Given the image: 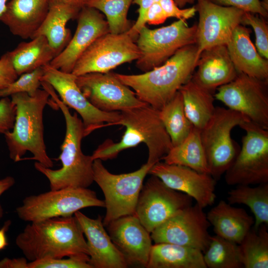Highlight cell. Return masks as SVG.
I'll return each instance as SVG.
<instances>
[{
	"mask_svg": "<svg viewBox=\"0 0 268 268\" xmlns=\"http://www.w3.org/2000/svg\"><path fill=\"white\" fill-rule=\"evenodd\" d=\"M160 0H134L133 3L138 6L137 18L130 29L127 32L135 41L140 29L146 25L144 18L147 9L153 3Z\"/></svg>",
	"mask_w": 268,
	"mask_h": 268,
	"instance_id": "43",
	"label": "cell"
},
{
	"mask_svg": "<svg viewBox=\"0 0 268 268\" xmlns=\"http://www.w3.org/2000/svg\"><path fill=\"white\" fill-rule=\"evenodd\" d=\"M223 6H232L245 12L259 14L264 18H267L268 11L262 6L260 0H209Z\"/></svg>",
	"mask_w": 268,
	"mask_h": 268,
	"instance_id": "39",
	"label": "cell"
},
{
	"mask_svg": "<svg viewBox=\"0 0 268 268\" xmlns=\"http://www.w3.org/2000/svg\"><path fill=\"white\" fill-rule=\"evenodd\" d=\"M148 174L157 177L169 188L188 195L203 208L215 201L216 181L209 174L160 161L152 166Z\"/></svg>",
	"mask_w": 268,
	"mask_h": 268,
	"instance_id": "18",
	"label": "cell"
},
{
	"mask_svg": "<svg viewBox=\"0 0 268 268\" xmlns=\"http://www.w3.org/2000/svg\"><path fill=\"white\" fill-rule=\"evenodd\" d=\"M191 79L201 87L214 93L219 87L234 80L238 72L226 45L215 46L200 54Z\"/></svg>",
	"mask_w": 268,
	"mask_h": 268,
	"instance_id": "22",
	"label": "cell"
},
{
	"mask_svg": "<svg viewBox=\"0 0 268 268\" xmlns=\"http://www.w3.org/2000/svg\"><path fill=\"white\" fill-rule=\"evenodd\" d=\"M10 0H0V17L4 12L6 4Z\"/></svg>",
	"mask_w": 268,
	"mask_h": 268,
	"instance_id": "50",
	"label": "cell"
},
{
	"mask_svg": "<svg viewBox=\"0 0 268 268\" xmlns=\"http://www.w3.org/2000/svg\"><path fill=\"white\" fill-rule=\"evenodd\" d=\"M251 30L240 24L226 45L230 58L238 72L268 80V61L262 57L250 38Z\"/></svg>",
	"mask_w": 268,
	"mask_h": 268,
	"instance_id": "24",
	"label": "cell"
},
{
	"mask_svg": "<svg viewBox=\"0 0 268 268\" xmlns=\"http://www.w3.org/2000/svg\"><path fill=\"white\" fill-rule=\"evenodd\" d=\"M168 18L159 2L152 4L147 10L144 22L145 24L158 25L164 23Z\"/></svg>",
	"mask_w": 268,
	"mask_h": 268,
	"instance_id": "44",
	"label": "cell"
},
{
	"mask_svg": "<svg viewBox=\"0 0 268 268\" xmlns=\"http://www.w3.org/2000/svg\"><path fill=\"white\" fill-rule=\"evenodd\" d=\"M196 31L197 24L190 26L183 19L156 29L143 26L135 40L140 53L136 67L144 72L162 65L180 49L196 44Z\"/></svg>",
	"mask_w": 268,
	"mask_h": 268,
	"instance_id": "10",
	"label": "cell"
},
{
	"mask_svg": "<svg viewBox=\"0 0 268 268\" xmlns=\"http://www.w3.org/2000/svg\"><path fill=\"white\" fill-rule=\"evenodd\" d=\"M41 83L63 114L66 134L61 146V153L57 158L61 161V168L53 170L38 162L34 163V167L48 179L51 190L88 188L94 182V160L91 155H85L81 150V141L84 137L82 121L76 113L71 114L68 107L59 98L51 85L44 81Z\"/></svg>",
	"mask_w": 268,
	"mask_h": 268,
	"instance_id": "1",
	"label": "cell"
},
{
	"mask_svg": "<svg viewBox=\"0 0 268 268\" xmlns=\"http://www.w3.org/2000/svg\"><path fill=\"white\" fill-rule=\"evenodd\" d=\"M247 120L237 111L215 107L213 116L201 130L209 174L216 181L231 166L240 149L231 137L232 129Z\"/></svg>",
	"mask_w": 268,
	"mask_h": 268,
	"instance_id": "7",
	"label": "cell"
},
{
	"mask_svg": "<svg viewBox=\"0 0 268 268\" xmlns=\"http://www.w3.org/2000/svg\"><path fill=\"white\" fill-rule=\"evenodd\" d=\"M42 68L43 74L41 81L51 85L63 102L80 115L84 126V137L102 127L114 125L119 121L120 112L101 111L88 101L76 83L77 76L56 68L49 64Z\"/></svg>",
	"mask_w": 268,
	"mask_h": 268,
	"instance_id": "13",
	"label": "cell"
},
{
	"mask_svg": "<svg viewBox=\"0 0 268 268\" xmlns=\"http://www.w3.org/2000/svg\"><path fill=\"white\" fill-rule=\"evenodd\" d=\"M215 235L239 244L253 226L254 218L242 208L221 200L207 213Z\"/></svg>",
	"mask_w": 268,
	"mask_h": 268,
	"instance_id": "25",
	"label": "cell"
},
{
	"mask_svg": "<svg viewBox=\"0 0 268 268\" xmlns=\"http://www.w3.org/2000/svg\"><path fill=\"white\" fill-rule=\"evenodd\" d=\"M87 239L92 268H126L129 266L124 255L106 231L102 218L88 217L79 210L73 215Z\"/></svg>",
	"mask_w": 268,
	"mask_h": 268,
	"instance_id": "21",
	"label": "cell"
},
{
	"mask_svg": "<svg viewBox=\"0 0 268 268\" xmlns=\"http://www.w3.org/2000/svg\"><path fill=\"white\" fill-rule=\"evenodd\" d=\"M10 96L16 106L15 119L12 131L4 134L10 158L15 162L35 160L52 168L54 162L44 140L43 112L49 102V92L43 88L32 96L18 93Z\"/></svg>",
	"mask_w": 268,
	"mask_h": 268,
	"instance_id": "5",
	"label": "cell"
},
{
	"mask_svg": "<svg viewBox=\"0 0 268 268\" xmlns=\"http://www.w3.org/2000/svg\"><path fill=\"white\" fill-rule=\"evenodd\" d=\"M268 80L238 72L231 82L217 88L214 98L252 122L268 130Z\"/></svg>",
	"mask_w": 268,
	"mask_h": 268,
	"instance_id": "11",
	"label": "cell"
},
{
	"mask_svg": "<svg viewBox=\"0 0 268 268\" xmlns=\"http://www.w3.org/2000/svg\"><path fill=\"white\" fill-rule=\"evenodd\" d=\"M159 115L173 146L181 143L194 127L186 115L182 96L179 91L159 110Z\"/></svg>",
	"mask_w": 268,
	"mask_h": 268,
	"instance_id": "32",
	"label": "cell"
},
{
	"mask_svg": "<svg viewBox=\"0 0 268 268\" xmlns=\"http://www.w3.org/2000/svg\"><path fill=\"white\" fill-rule=\"evenodd\" d=\"M75 33L65 48L50 63L53 67L71 72L79 58L98 38L109 32L104 15L99 10L83 7L77 17Z\"/></svg>",
	"mask_w": 268,
	"mask_h": 268,
	"instance_id": "19",
	"label": "cell"
},
{
	"mask_svg": "<svg viewBox=\"0 0 268 268\" xmlns=\"http://www.w3.org/2000/svg\"><path fill=\"white\" fill-rule=\"evenodd\" d=\"M16 109L8 97L0 99V134H4L14 126Z\"/></svg>",
	"mask_w": 268,
	"mask_h": 268,
	"instance_id": "40",
	"label": "cell"
},
{
	"mask_svg": "<svg viewBox=\"0 0 268 268\" xmlns=\"http://www.w3.org/2000/svg\"><path fill=\"white\" fill-rule=\"evenodd\" d=\"M89 257L80 254L67 258L43 259L28 263V268H92Z\"/></svg>",
	"mask_w": 268,
	"mask_h": 268,
	"instance_id": "38",
	"label": "cell"
},
{
	"mask_svg": "<svg viewBox=\"0 0 268 268\" xmlns=\"http://www.w3.org/2000/svg\"><path fill=\"white\" fill-rule=\"evenodd\" d=\"M80 10L67 4L50 6L46 18L32 38L39 35L45 36L57 55H59L71 38L67 24L70 19L76 18Z\"/></svg>",
	"mask_w": 268,
	"mask_h": 268,
	"instance_id": "27",
	"label": "cell"
},
{
	"mask_svg": "<svg viewBox=\"0 0 268 268\" xmlns=\"http://www.w3.org/2000/svg\"><path fill=\"white\" fill-rule=\"evenodd\" d=\"M261 2L263 8L268 11V0H261Z\"/></svg>",
	"mask_w": 268,
	"mask_h": 268,
	"instance_id": "51",
	"label": "cell"
},
{
	"mask_svg": "<svg viewBox=\"0 0 268 268\" xmlns=\"http://www.w3.org/2000/svg\"><path fill=\"white\" fill-rule=\"evenodd\" d=\"M152 166L146 162L133 172L114 174L105 167L101 160H94L93 181L105 196L106 212L103 221L104 226L118 218L135 214L144 179Z\"/></svg>",
	"mask_w": 268,
	"mask_h": 268,
	"instance_id": "6",
	"label": "cell"
},
{
	"mask_svg": "<svg viewBox=\"0 0 268 268\" xmlns=\"http://www.w3.org/2000/svg\"><path fill=\"white\" fill-rule=\"evenodd\" d=\"M186 115L193 126L200 131L213 115V93L201 87L191 77L179 89Z\"/></svg>",
	"mask_w": 268,
	"mask_h": 268,
	"instance_id": "29",
	"label": "cell"
},
{
	"mask_svg": "<svg viewBox=\"0 0 268 268\" xmlns=\"http://www.w3.org/2000/svg\"><path fill=\"white\" fill-rule=\"evenodd\" d=\"M147 268H207L203 253L193 248L169 243L152 245Z\"/></svg>",
	"mask_w": 268,
	"mask_h": 268,
	"instance_id": "26",
	"label": "cell"
},
{
	"mask_svg": "<svg viewBox=\"0 0 268 268\" xmlns=\"http://www.w3.org/2000/svg\"><path fill=\"white\" fill-rule=\"evenodd\" d=\"M246 134L234 161L225 172L229 185L268 183V130L247 120L239 126Z\"/></svg>",
	"mask_w": 268,
	"mask_h": 268,
	"instance_id": "9",
	"label": "cell"
},
{
	"mask_svg": "<svg viewBox=\"0 0 268 268\" xmlns=\"http://www.w3.org/2000/svg\"><path fill=\"white\" fill-rule=\"evenodd\" d=\"M193 199L173 190L152 175L142 186L135 214L150 233L179 211L192 205Z\"/></svg>",
	"mask_w": 268,
	"mask_h": 268,
	"instance_id": "14",
	"label": "cell"
},
{
	"mask_svg": "<svg viewBox=\"0 0 268 268\" xmlns=\"http://www.w3.org/2000/svg\"><path fill=\"white\" fill-rule=\"evenodd\" d=\"M105 207L95 192L87 188H66L26 197L16 209L22 220L35 222L57 217H68L82 208Z\"/></svg>",
	"mask_w": 268,
	"mask_h": 268,
	"instance_id": "8",
	"label": "cell"
},
{
	"mask_svg": "<svg viewBox=\"0 0 268 268\" xmlns=\"http://www.w3.org/2000/svg\"><path fill=\"white\" fill-rule=\"evenodd\" d=\"M18 77L7 52L0 58V89L6 87Z\"/></svg>",
	"mask_w": 268,
	"mask_h": 268,
	"instance_id": "42",
	"label": "cell"
},
{
	"mask_svg": "<svg viewBox=\"0 0 268 268\" xmlns=\"http://www.w3.org/2000/svg\"><path fill=\"white\" fill-rule=\"evenodd\" d=\"M203 209L196 203L179 211L150 233L151 239L155 243L176 244L204 252L211 236L210 224Z\"/></svg>",
	"mask_w": 268,
	"mask_h": 268,
	"instance_id": "15",
	"label": "cell"
},
{
	"mask_svg": "<svg viewBox=\"0 0 268 268\" xmlns=\"http://www.w3.org/2000/svg\"><path fill=\"white\" fill-rule=\"evenodd\" d=\"M50 8L49 0H10L0 17L11 33L23 39L32 38Z\"/></svg>",
	"mask_w": 268,
	"mask_h": 268,
	"instance_id": "23",
	"label": "cell"
},
{
	"mask_svg": "<svg viewBox=\"0 0 268 268\" xmlns=\"http://www.w3.org/2000/svg\"><path fill=\"white\" fill-rule=\"evenodd\" d=\"M27 260L26 258H5L0 261V268H28Z\"/></svg>",
	"mask_w": 268,
	"mask_h": 268,
	"instance_id": "45",
	"label": "cell"
},
{
	"mask_svg": "<svg viewBox=\"0 0 268 268\" xmlns=\"http://www.w3.org/2000/svg\"><path fill=\"white\" fill-rule=\"evenodd\" d=\"M139 55L135 41L127 32H108L98 38L84 52L71 73L79 76L91 72H109L122 64L136 61Z\"/></svg>",
	"mask_w": 268,
	"mask_h": 268,
	"instance_id": "12",
	"label": "cell"
},
{
	"mask_svg": "<svg viewBox=\"0 0 268 268\" xmlns=\"http://www.w3.org/2000/svg\"><path fill=\"white\" fill-rule=\"evenodd\" d=\"M8 53L18 76L50 64L57 56L42 35L35 36L29 42L20 43Z\"/></svg>",
	"mask_w": 268,
	"mask_h": 268,
	"instance_id": "28",
	"label": "cell"
},
{
	"mask_svg": "<svg viewBox=\"0 0 268 268\" xmlns=\"http://www.w3.org/2000/svg\"><path fill=\"white\" fill-rule=\"evenodd\" d=\"M134 0H87L85 6L94 8L104 15L109 32L121 34L128 32L132 27L128 19L129 9Z\"/></svg>",
	"mask_w": 268,
	"mask_h": 268,
	"instance_id": "35",
	"label": "cell"
},
{
	"mask_svg": "<svg viewBox=\"0 0 268 268\" xmlns=\"http://www.w3.org/2000/svg\"><path fill=\"white\" fill-rule=\"evenodd\" d=\"M120 119L114 125L126 127L121 140L115 143L107 139L93 151V160L116 158L122 151L144 143L147 147V163L154 165L173 147L171 140L161 121L157 110L145 104L120 112Z\"/></svg>",
	"mask_w": 268,
	"mask_h": 268,
	"instance_id": "4",
	"label": "cell"
},
{
	"mask_svg": "<svg viewBox=\"0 0 268 268\" xmlns=\"http://www.w3.org/2000/svg\"><path fill=\"white\" fill-rule=\"evenodd\" d=\"M168 18L174 17L187 20L193 17L197 13L195 6L182 8L177 6L174 0H160L159 1Z\"/></svg>",
	"mask_w": 268,
	"mask_h": 268,
	"instance_id": "41",
	"label": "cell"
},
{
	"mask_svg": "<svg viewBox=\"0 0 268 268\" xmlns=\"http://www.w3.org/2000/svg\"><path fill=\"white\" fill-rule=\"evenodd\" d=\"M196 44L178 50L162 65L138 74L114 73L143 102L160 110L192 76L198 59Z\"/></svg>",
	"mask_w": 268,
	"mask_h": 268,
	"instance_id": "3",
	"label": "cell"
},
{
	"mask_svg": "<svg viewBox=\"0 0 268 268\" xmlns=\"http://www.w3.org/2000/svg\"><path fill=\"white\" fill-rule=\"evenodd\" d=\"M203 258L208 268H243L239 244L216 235L211 236Z\"/></svg>",
	"mask_w": 268,
	"mask_h": 268,
	"instance_id": "34",
	"label": "cell"
},
{
	"mask_svg": "<svg viewBox=\"0 0 268 268\" xmlns=\"http://www.w3.org/2000/svg\"><path fill=\"white\" fill-rule=\"evenodd\" d=\"M43 74L42 67L23 73L6 87L0 89V98L9 97L18 93H27L34 95L41 85Z\"/></svg>",
	"mask_w": 268,
	"mask_h": 268,
	"instance_id": "36",
	"label": "cell"
},
{
	"mask_svg": "<svg viewBox=\"0 0 268 268\" xmlns=\"http://www.w3.org/2000/svg\"><path fill=\"white\" fill-rule=\"evenodd\" d=\"M76 82L88 101L103 112H120L146 104L114 73H88L77 76Z\"/></svg>",
	"mask_w": 268,
	"mask_h": 268,
	"instance_id": "16",
	"label": "cell"
},
{
	"mask_svg": "<svg viewBox=\"0 0 268 268\" xmlns=\"http://www.w3.org/2000/svg\"><path fill=\"white\" fill-rule=\"evenodd\" d=\"M174 1L178 6L183 8L186 4H193L196 0H174Z\"/></svg>",
	"mask_w": 268,
	"mask_h": 268,
	"instance_id": "49",
	"label": "cell"
},
{
	"mask_svg": "<svg viewBox=\"0 0 268 268\" xmlns=\"http://www.w3.org/2000/svg\"><path fill=\"white\" fill-rule=\"evenodd\" d=\"M15 183V179L11 176H7L0 180V196L11 188ZM3 210L0 204V219L2 217Z\"/></svg>",
	"mask_w": 268,
	"mask_h": 268,
	"instance_id": "46",
	"label": "cell"
},
{
	"mask_svg": "<svg viewBox=\"0 0 268 268\" xmlns=\"http://www.w3.org/2000/svg\"><path fill=\"white\" fill-rule=\"evenodd\" d=\"M268 226L253 227L239 244L243 268H268Z\"/></svg>",
	"mask_w": 268,
	"mask_h": 268,
	"instance_id": "33",
	"label": "cell"
},
{
	"mask_svg": "<svg viewBox=\"0 0 268 268\" xmlns=\"http://www.w3.org/2000/svg\"><path fill=\"white\" fill-rule=\"evenodd\" d=\"M256 14L244 12L241 24L251 26L256 37V48L259 54L268 59V25L263 18Z\"/></svg>",
	"mask_w": 268,
	"mask_h": 268,
	"instance_id": "37",
	"label": "cell"
},
{
	"mask_svg": "<svg viewBox=\"0 0 268 268\" xmlns=\"http://www.w3.org/2000/svg\"><path fill=\"white\" fill-rule=\"evenodd\" d=\"M15 243L30 261L89 256L84 234L74 215L31 222L17 235Z\"/></svg>",
	"mask_w": 268,
	"mask_h": 268,
	"instance_id": "2",
	"label": "cell"
},
{
	"mask_svg": "<svg viewBox=\"0 0 268 268\" xmlns=\"http://www.w3.org/2000/svg\"><path fill=\"white\" fill-rule=\"evenodd\" d=\"M200 132L194 127L186 138L178 145L173 146L161 160L168 164L183 166L198 172L209 174Z\"/></svg>",
	"mask_w": 268,
	"mask_h": 268,
	"instance_id": "30",
	"label": "cell"
},
{
	"mask_svg": "<svg viewBox=\"0 0 268 268\" xmlns=\"http://www.w3.org/2000/svg\"><path fill=\"white\" fill-rule=\"evenodd\" d=\"M109 235L128 265L146 267L152 247L150 233L134 214L118 218L107 226Z\"/></svg>",
	"mask_w": 268,
	"mask_h": 268,
	"instance_id": "20",
	"label": "cell"
},
{
	"mask_svg": "<svg viewBox=\"0 0 268 268\" xmlns=\"http://www.w3.org/2000/svg\"><path fill=\"white\" fill-rule=\"evenodd\" d=\"M11 224V221H5L2 227L0 229V250H3L8 245L6 232Z\"/></svg>",
	"mask_w": 268,
	"mask_h": 268,
	"instance_id": "48",
	"label": "cell"
},
{
	"mask_svg": "<svg viewBox=\"0 0 268 268\" xmlns=\"http://www.w3.org/2000/svg\"><path fill=\"white\" fill-rule=\"evenodd\" d=\"M228 202L230 204H243L247 205L254 215L253 228L268 225V183L255 187L249 185H237L228 192Z\"/></svg>",
	"mask_w": 268,
	"mask_h": 268,
	"instance_id": "31",
	"label": "cell"
},
{
	"mask_svg": "<svg viewBox=\"0 0 268 268\" xmlns=\"http://www.w3.org/2000/svg\"><path fill=\"white\" fill-rule=\"evenodd\" d=\"M199 13L197 25V56L205 49L227 45L234 29L241 24L245 11L232 6L220 5L209 0H196Z\"/></svg>",
	"mask_w": 268,
	"mask_h": 268,
	"instance_id": "17",
	"label": "cell"
},
{
	"mask_svg": "<svg viewBox=\"0 0 268 268\" xmlns=\"http://www.w3.org/2000/svg\"><path fill=\"white\" fill-rule=\"evenodd\" d=\"M87 0H49L50 6L56 4H67L81 9L85 6Z\"/></svg>",
	"mask_w": 268,
	"mask_h": 268,
	"instance_id": "47",
	"label": "cell"
}]
</instances>
